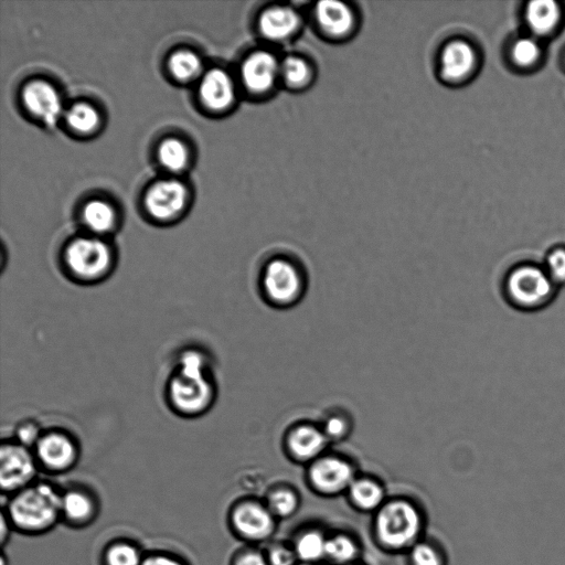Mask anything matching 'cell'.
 Listing matches in <instances>:
<instances>
[{
    "label": "cell",
    "instance_id": "23",
    "mask_svg": "<svg viewBox=\"0 0 565 565\" xmlns=\"http://www.w3.org/2000/svg\"><path fill=\"white\" fill-rule=\"evenodd\" d=\"M264 502L278 521L295 515L301 504L299 493L286 484L270 489Z\"/></svg>",
    "mask_w": 565,
    "mask_h": 565
},
{
    "label": "cell",
    "instance_id": "26",
    "mask_svg": "<svg viewBox=\"0 0 565 565\" xmlns=\"http://www.w3.org/2000/svg\"><path fill=\"white\" fill-rule=\"evenodd\" d=\"M61 511L67 520L81 523L87 521L92 515L93 503L86 494L70 491L62 497Z\"/></svg>",
    "mask_w": 565,
    "mask_h": 565
},
{
    "label": "cell",
    "instance_id": "2",
    "mask_svg": "<svg viewBox=\"0 0 565 565\" xmlns=\"http://www.w3.org/2000/svg\"><path fill=\"white\" fill-rule=\"evenodd\" d=\"M214 387L201 352L189 350L179 360L168 384L170 405L181 415L196 416L212 404Z\"/></svg>",
    "mask_w": 565,
    "mask_h": 565
},
{
    "label": "cell",
    "instance_id": "25",
    "mask_svg": "<svg viewBox=\"0 0 565 565\" xmlns=\"http://www.w3.org/2000/svg\"><path fill=\"white\" fill-rule=\"evenodd\" d=\"M407 565H446L441 548L430 539L423 537L406 553Z\"/></svg>",
    "mask_w": 565,
    "mask_h": 565
},
{
    "label": "cell",
    "instance_id": "35",
    "mask_svg": "<svg viewBox=\"0 0 565 565\" xmlns=\"http://www.w3.org/2000/svg\"><path fill=\"white\" fill-rule=\"evenodd\" d=\"M234 565H269L265 551L247 550L238 555Z\"/></svg>",
    "mask_w": 565,
    "mask_h": 565
},
{
    "label": "cell",
    "instance_id": "39",
    "mask_svg": "<svg viewBox=\"0 0 565 565\" xmlns=\"http://www.w3.org/2000/svg\"><path fill=\"white\" fill-rule=\"evenodd\" d=\"M296 565H317V564H307V563H300V562H298Z\"/></svg>",
    "mask_w": 565,
    "mask_h": 565
},
{
    "label": "cell",
    "instance_id": "20",
    "mask_svg": "<svg viewBox=\"0 0 565 565\" xmlns=\"http://www.w3.org/2000/svg\"><path fill=\"white\" fill-rule=\"evenodd\" d=\"M326 444L324 434L308 425L296 428L288 437V449L299 461L312 462L320 457Z\"/></svg>",
    "mask_w": 565,
    "mask_h": 565
},
{
    "label": "cell",
    "instance_id": "9",
    "mask_svg": "<svg viewBox=\"0 0 565 565\" xmlns=\"http://www.w3.org/2000/svg\"><path fill=\"white\" fill-rule=\"evenodd\" d=\"M263 284L267 296L280 303L291 302L301 290V278L297 268L285 259H275L267 265Z\"/></svg>",
    "mask_w": 565,
    "mask_h": 565
},
{
    "label": "cell",
    "instance_id": "3",
    "mask_svg": "<svg viewBox=\"0 0 565 565\" xmlns=\"http://www.w3.org/2000/svg\"><path fill=\"white\" fill-rule=\"evenodd\" d=\"M556 289L544 267L532 263L512 267L503 279L505 300L522 311L546 307L555 297Z\"/></svg>",
    "mask_w": 565,
    "mask_h": 565
},
{
    "label": "cell",
    "instance_id": "12",
    "mask_svg": "<svg viewBox=\"0 0 565 565\" xmlns=\"http://www.w3.org/2000/svg\"><path fill=\"white\" fill-rule=\"evenodd\" d=\"M36 455L50 470L68 469L75 461L77 450L68 435L61 431H49L36 441Z\"/></svg>",
    "mask_w": 565,
    "mask_h": 565
},
{
    "label": "cell",
    "instance_id": "16",
    "mask_svg": "<svg viewBox=\"0 0 565 565\" xmlns=\"http://www.w3.org/2000/svg\"><path fill=\"white\" fill-rule=\"evenodd\" d=\"M345 495L356 511L371 514L387 499L384 486L372 477H355Z\"/></svg>",
    "mask_w": 565,
    "mask_h": 565
},
{
    "label": "cell",
    "instance_id": "6",
    "mask_svg": "<svg viewBox=\"0 0 565 565\" xmlns=\"http://www.w3.org/2000/svg\"><path fill=\"white\" fill-rule=\"evenodd\" d=\"M355 477L354 468L345 459L320 456L310 463L307 482L316 494L334 498L347 493Z\"/></svg>",
    "mask_w": 565,
    "mask_h": 565
},
{
    "label": "cell",
    "instance_id": "29",
    "mask_svg": "<svg viewBox=\"0 0 565 565\" xmlns=\"http://www.w3.org/2000/svg\"><path fill=\"white\" fill-rule=\"evenodd\" d=\"M201 61L196 54L190 51H179L171 55L169 68L174 77L180 81H189L201 71Z\"/></svg>",
    "mask_w": 565,
    "mask_h": 565
},
{
    "label": "cell",
    "instance_id": "36",
    "mask_svg": "<svg viewBox=\"0 0 565 565\" xmlns=\"http://www.w3.org/2000/svg\"><path fill=\"white\" fill-rule=\"evenodd\" d=\"M345 431V423L339 417H332L326 423V434L331 437H340Z\"/></svg>",
    "mask_w": 565,
    "mask_h": 565
},
{
    "label": "cell",
    "instance_id": "22",
    "mask_svg": "<svg viewBox=\"0 0 565 565\" xmlns=\"http://www.w3.org/2000/svg\"><path fill=\"white\" fill-rule=\"evenodd\" d=\"M525 18L530 29L537 35L550 33L559 20V8L551 0H536L527 4Z\"/></svg>",
    "mask_w": 565,
    "mask_h": 565
},
{
    "label": "cell",
    "instance_id": "28",
    "mask_svg": "<svg viewBox=\"0 0 565 565\" xmlns=\"http://www.w3.org/2000/svg\"><path fill=\"white\" fill-rule=\"evenodd\" d=\"M68 126L79 132H90L98 125V113L90 105L79 103L73 105L65 114Z\"/></svg>",
    "mask_w": 565,
    "mask_h": 565
},
{
    "label": "cell",
    "instance_id": "17",
    "mask_svg": "<svg viewBox=\"0 0 565 565\" xmlns=\"http://www.w3.org/2000/svg\"><path fill=\"white\" fill-rule=\"evenodd\" d=\"M300 18L289 7H273L263 12L259 18L262 34L271 41H284L298 30Z\"/></svg>",
    "mask_w": 565,
    "mask_h": 565
},
{
    "label": "cell",
    "instance_id": "33",
    "mask_svg": "<svg viewBox=\"0 0 565 565\" xmlns=\"http://www.w3.org/2000/svg\"><path fill=\"white\" fill-rule=\"evenodd\" d=\"M264 551L269 565H296L298 563L289 542H271Z\"/></svg>",
    "mask_w": 565,
    "mask_h": 565
},
{
    "label": "cell",
    "instance_id": "24",
    "mask_svg": "<svg viewBox=\"0 0 565 565\" xmlns=\"http://www.w3.org/2000/svg\"><path fill=\"white\" fill-rule=\"evenodd\" d=\"M85 224L95 233H106L115 224V212L104 201L94 200L88 202L83 210Z\"/></svg>",
    "mask_w": 565,
    "mask_h": 565
},
{
    "label": "cell",
    "instance_id": "37",
    "mask_svg": "<svg viewBox=\"0 0 565 565\" xmlns=\"http://www.w3.org/2000/svg\"><path fill=\"white\" fill-rule=\"evenodd\" d=\"M141 565H182L173 558L167 556H151L142 562Z\"/></svg>",
    "mask_w": 565,
    "mask_h": 565
},
{
    "label": "cell",
    "instance_id": "19",
    "mask_svg": "<svg viewBox=\"0 0 565 565\" xmlns=\"http://www.w3.org/2000/svg\"><path fill=\"white\" fill-rule=\"evenodd\" d=\"M316 18L320 28L329 35L348 34L354 23L351 9L340 1H320L316 7Z\"/></svg>",
    "mask_w": 565,
    "mask_h": 565
},
{
    "label": "cell",
    "instance_id": "40",
    "mask_svg": "<svg viewBox=\"0 0 565 565\" xmlns=\"http://www.w3.org/2000/svg\"><path fill=\"white\" fill-rule=\"evenodd\" d=\"M351 565H363V564H361L360 562H358V563H354V564H351Z\"/></svg>",
    "mask_w": 565,
    "mask_h": 565
},
{
    "label": "cell",
    "instance_id": "32",
    "mask_svg": "<svg viewBox=\"0 0 565 565\" xmlns=\"http://www.w3.org/2000/svg\"><path fill=\"white\" fill-rule=\"evenodd\" d=\"M543 267L556 287L565 285V248L552 249L547 254Z\"/></svg>",
    "mask_w": 565,
    "mask_h": 565
},
{
    "label": "cell",
    "instance_id": "13",
    "mask_svg": "<svg viewBox=\"0 0 565 565\" xmlns=\"http://www.w3.org/2000/svg\"><path fill=\"white\" fill-rule=\"evenodd\" d=\"M279 67L280 63L271 53L255 52L242 65L243 83L252 92H266L279 76Z\"/></svg>",
    "mask_w": 565,
    "mask_h": 565
},
{
    "label": "cell",
    "instance_id": "14",
    "mask_svg": "<svg viewBox=\"0 0 565 565\" xmlns=\"http://www.w3.org/2000/svg\"><path fill=\"white\" fill-rule=\"evenodd\" d=\"M476 64V53L472 46L460 40L448 43L440 56L441 76L450 82L466 78Z\"/></svg>",
    "mask_w": 565,
    "mask_h": 565
},
{
    "label": "cell",
    "instance_id": "11",
    "mask_svg": "<svg viewBox=\"0 0 565 565\" xmlns=\"http://www.w3.org/2000/svg\"><path fill=\"white\" fill-rule=\"evenodd\" d=\"M22 99L26 109L45 124L53 126L57 122L62 114V102L55 88L49 83H29L23 88Z\"/></svg>",
    "mask_w": 565,
    "mask_h": 565
},
{
    "label": "cell",
    "instance_id": "34",
    "mask_svg": "<svg viewBox=\"0 0 565 565\" xmlns=\"http://www.w3.org/2000/svg\"><path fill=\"white\" fill-rule=\"evenodd\" d=\"M108 565H141V557L136 547L128 544H117L107 553Z\"/></svg>",
    "mask_w": 565,
    "mask_h": 565
},
{
    "label": "cell",
    "instance_id": "38",
    "mask_svg": "<svg viewBox=\"0 0 565 565\" xmlns=\"http://www.w3.org/2000/svg\"><path fill=\"white\" fill-rule=\"evenodd\" d=\"M19 437L22 440V443L30 444L32 443V440L36 439V428L33 427L32 425H26L25 427L20 429Z\"/></svg>",
    "mask_w": 565,
    "mask_h": 565
},
{
    "label": "cell",
    "instance_id": "1",
    "mask_svg": "<svg viewBox=\"0 0 565 565\" xmlns=\"http://www.w3.org/2000/svg\"><path fill=\"white\" fill-rule=\"evenodd\" d=\"M425 526L422 507L408 497L395 495L373 514L372 535L381 550L406 554L424 537Z\"/></svg>",
    "mask_w": 565,
    "mask_h": 565
},
{
    "label": "cell",
    "instance_id": "7",
    "mask_svg": "<svg viewBox=\"0 0 565 565\" xmlns=\"http://www.w3.org/2000/svg\"><path fill=\"white\" fill-rule=\"evenodd\" d=\"M232 523L238 535L249 542L262 543L275 534L278 520L265 502L247 500L235 507Z\"/></svg>",
    "mask_w": 565,
    "mask_h": 565
},
{
    "label": "cell",
    "instance_id": "10",
    "mask_svg": "<svg viewBox=\"0 0 565 565\" xmlns=\"http://www.w3.org/2000/svg\"><path fill=\"white\" fill-rule=\"evenodd\" d=\"M186 190L177 180L156 182L147 192L145 204L149 214L157 220H168L178 214L185 204Z\"/></svg>",
    "mask_w": 565,
    "mask_h": 565
},
{
    "label": "cell",
    "instance_id": "8",
    "mask_svg": "<svg viewBox=\"0 0 565 565\" xmlns=\"http://www.w3.org/2000/svg\"><path fill=\"white\" fill-rule=\"evenodd\" d=\"M34 473V459L23 445H2L0 449V483L3 490L12 491L25 486Z\"/></svg>",
    "mask_w": 565,
    "mask_h": 565
},
{
    "label": "cell",
    "instance_id": "27",
    "mask_svg": "<svg viewBox=\"0 0 565 565\" xmlns=\"http://www.w3.org/2000/svg\"><path fill=\"white\" fill-rule=\"evenodd\" d=\"M160 163L169 171H180L188 161V150L178 139L170 138L164 140L158 151Z\"/></svg>",
    "mask_w": 565,
    "mask_h": 565
},
{
    "label": "cell",
    "instance_id": "31",
    "mask_svg": "<svg viewBox=\"0 0 565 565\" xmlns=\"http://www.w3.org/2000/svg\"><path fill=\"white\" fill-rule=\"evenodd\" d=\"M511 55L515 64L527 67L539 60L541 49L535 40L521 38L514 42Z\"/></svg>",
    "mask_w": 565,
    "mask_h": 565
},
{
    "label": "cell",
    "instance_id": "21",
    "mask_svg": "<svg viewBox=\"0 0 565 565\" xmlns=\"http://www.w3.org/2000/svg\"><path fill=\"white\" fill-rule=\"evenodd\" d=\"M361 544L350 532H328L324 562L329 565H351L359 562Z\"/></svg>",
    "mask_w": 565,
    "mask_h": 565
},
{
    "label": "cell",
    "instance_id": "4",
    "mask_svg": "<svg viewBox=\"0 0 565 565\" xmlns=\"http://www.w3.org/2000/svg\"><path fill=\"white\" fill-rule=\"evenodd\" d=\"M62 497L49 484H36L20 492L11 502L13 522L26 531L51 526L61 513Z\"/></svg>",
    "mask_w": 565,
    "mask_h": 565
},
{
    "label": "cell",
    "instance_id": "30",
    "mask_svg": "<svg viewBox=\"0 0 565 565\" xmlns=\"http://www.w3.org/2000/svg\"><path fill=\"white\" fill-rule=\"evenodd\" d=\"M279 75L288 86L301 87L310 77V68L303 60L288 56L280 63Z\"/></svg>",
    "mask_w": 565,
    "mask_h": 565
},
{
    "label": "cell",
    "instance_id": "15",
    "mask_svg": "<svg viewBox=\"0 0 565 565\" xmlns=\"http://www.w3.org/2000/svg\"><path fill=\"white\" fill-rule=\"evenodd\" d=\"M328 532L318 525L299 529L290 540L300 563L320 565L324 562Z\"/></svg>",
    "mask_w": 565,
    "mask_h": 565
},
{
    "label": "cell",
    "instance_id": "5",
    "mask_svg": "<svg viewBox=\"0 0 565 565\" xmlns=\"http://www.w3.org/2000/svg\"><path fill=\"white\" fill-rule=\"evenodd\" d=\"M64 264L74 279L94 282L108 275L113 266V256L105 242L94 237H79L67 245Z\"/></svg>",
    "mask_w": 565,
    "mask_h": 565
},
{
    "label": "cell",
    "instance_id": "18",
    "mask_svg": "<svg viewBox=\"0 0 565 565\" xmlns=\"http://www.w3.org/2000/svg\"><path fill=\"white\" fill-rule=\"evenodd\" d=\"M202 102L214 110L226 108L234 99V85L231 77L222 70H211L200 85Z\"/></svg>",
    "mask_w": 565,
    "mask_h": 565
}]
</instances>
